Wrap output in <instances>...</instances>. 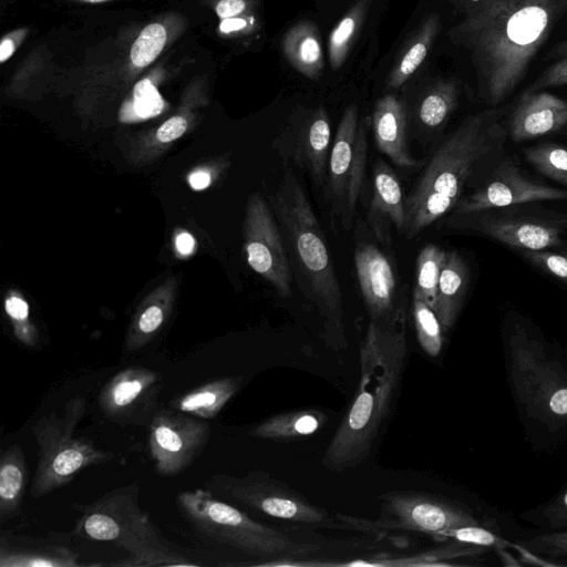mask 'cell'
I'll list each match as a JSON object with an SVG mask.
<instances>
[{
	"label": "cell",
	"mask_w": 567,
	"mask_h": 567,
	"mask_svg": "<svg viewBox=\"0 0 567 567\" xmlns=\"http://www.w3.org/2000/svg\"><path fill=\"white\" fill-rule=\"evenodd\" d=\"M528 162L543 175L567 185V148L546 143L526 152Z\"/></svg>",
	"instance_id": "cell-34"
},
{
	"label": "cell",
	"mask_w": 567,
	"mask_h": 567,
	"mask_svg": "<svg viewBox=\"0 0 567 567\" xmlns=\"http://www.w3.org/2000/svg\"><path fill=\"white\" fill-rule=\"evenodd\" d=\"M543 516L550 528L567 526V488L545 507Z\"/></svg>",
	"instance_id": "cell-41"
},
{
	"label": "cell",
	"mask_w": 567,
	"mask_h": 567,
	"mask_svg": "<svg viewBox=\"0 0 567 567\" xmlns=\"http://www.w3.org/2000/svg\"><path fill=\"white\" fill-rule=\"evenodd\" d=\"M447 251L440 246H424L416 258L415 288L413 295L422 298L434 310L437 285Z\"/></svg>",
	"instance_id": "cell-30"
},
{
	"label": "cell",
	"mask_w": 567,
	"mask_h": 567,
	"mask_svg": "<svg viewBox=\"0 0 567 567\" xmlns=\"http://www.w3.org/2000/svg\"><path fill=\"white\" fill-rule=\"evenodd\" d=\"M525 256L567 282V257L543 250H526Z\"/></svg>",
	"instance_id": "cell-38"
},
{
	"label": "cell",
	"mask_w": 567,
	"mask_h": 567,
	"mask_svg": "<svg viewBox=\"0 0 567 567\" xmlns=\"http://www.w3.org/2000/svg\"><path fill=\"white\" fill-rule=\"evenodd\" d=\"M318 410H298L280 413L257 424L250 435L265 440H291L315 433L324 421Z\"/></svg>",
	"instance_id": "cell-26"
},
{
	"label": "cell",
	"mask_w": 567,
	"mask_h": 567,
	"mask_svg": "<svg viewBox=\"0 0 567 567\" xmlns=\"http://www.w3.org/2000/svg\"><path fill=\"white\" fill-rule=\"evenodd\" d=\"M86 401L70 398L62 411H51L31 427L38 444V465L30 486L32 497L40 498L72 482L83 470L112 461L115 455L95 446L93 441L74 436L84 416Z\"/></svg>",
	"instance_id": "cell-6"
},
{
	"label": "cell",
	"mask_w": 567,
	"mask_h": 567,
	"mask_svg": "<svg viewBox=\"0 0 567 567\" xmlns=\"http://www.w3.org/2000/svg\"><path fill=\"white\" fill-rule=\"evenodd\" d=\"M330 146L331 127L323 106L292 121L272 143L278 156L305 171L316 186L326 182Z\"/></svg>",
	"instance_id": "cell-15"
},
{
	"label": "cell",
	"mask_w": 567,
	"mask_h": 567,
	"mask_svg": "<svg viewBox=\"0 0 567 567\" xmlns=\"http://www.w3.org/2000/svg\"><path fill=\"white\" fill-rule=\"evenodd\" d=\"M168 40L164 24L153 22L147 24L133 42L130 61L133 68L141 70L153 63L162 53Z\"/></svg>",
	"instance_id": "cell-33"
},
{
	"label": "cell",
	"mask_w": 567,
	"mask_h": 567,
	"mask_svg": "<svg viewBox=\"0 0 567 567\" xmlns=\"http://www.w3.org/2000/svg\"><path fill=\"white\" fill-rule=\"evenodd\" d=\"M176 504L187 522L204 536L246 554L278 558L311 551L286 534L251 519L238 508L218 499L208 489L179 492Z\"/></svg>",
	"instance_id": "cell-7"
},
{
	"label": "cell",
	"mask_w": 567,
	"mask_h": 567,
	"mask_svg": "<svg viewBox=\"0 0 567 567\" xmlns=\"http://www.w3.org/2000/svg\"><path fill=\"white\" fill-rule=\"evenodd\" d=\"M163 109L164 101L148 76L135 84L132 101L125 104L121 117L122 121L148 118L158 115Z\"/></svg>",
	"instance_id": "cell-35"
},
{
	"label": "cell",
	"mask_w": 567,
	"mask_h": 567,
	"mask_svg": "<svg viewBox=\"0 0 567 567\" xmlns=\"http://www.w3.org/2000/svg\"><path fill=\"white\" fill-rule=\"evenodd\" d=\"M481 525L466 507L416 492H390L381 497L380 529L406 530L441 537L451 528Z\"/></svg>",
	"instance_id": "cell-11"
},
{
	"label": "cell",
	"mask_w": 567,
	"mask_h": 567,
	"mask_svg": "<svg viewBox=\"0 0 567 567\" xmlns=\"http://www.w3.org/2000/svg\"><path fill=\"white\" fill-rule=\"evenodd\" d=\"M370 0H359L332 29L328 40L329 61L333 70L341 68L363 22Z\"/></svg>",
	"instance_id": "cell-29"
},
{
	"label": "cell",
	"mask_w": 567,
	"mask_h": 567,
	"mask_svg": "<svg viewBox=\"0 0 567 567\" xmlns=\"http://www.w3.org/2000/svg\"><path fill=\"white\" fill-rule=\"evenodd\" d=\"M456 87L453 83H443L430 91L417 107V120L426 131L440 128L456 105Z\"/></svg>",
	"instance_id": "cell-31"
},
{
	"label": "cell",
	"mask_w": 567,
	"mask_h": 567,
	"mask_svg": "<svg viewBox=\"0 0 567 567\" xmlns=\"http://www.w3.org/2000/svg\"><path fill=\"white\" fill-rule=\"evenodd\" d=\"M377 147L399 167H417L408 143V117L404 104L392 94L379 99L371 115Z\"/></svg>",
	"instance_id": "cell-20"
},
{
	"label": "cell",
	"mask_w": 567,
	"mask_h": 567,
	"mask_svg": "<svg viewBox=\"0 0 567 567\" xmlns=\"http://www.w3.org/2000/svg\"><path fill=\"white\" fill-rule=\"evenodd\" d=\"M412 313L420 347L431 357L439 355L444 332L435 311L422 298L413 295Z\"/></svg>",
	"instance_id": "cell-32"
},
{
	"label": "cell",
	"mask_w": 567,
	"mask_h": 567,
	"mask_svg": "<svg viewBox=\"0 0 567 567\" xmlns=\"http://www.w3.org/2000/svg\"><path fill=\"white\" fill-rule=\"evenodd\" d=\"M29 481V470L22 447L11 444L0 456V523L18 516Z\"/></svg>",
	"instance_id": "cell-24"
},
{
	"label": "cell",
	"mask_w": 567,
	"mask_h": 567,
	"mask_svg": "<svg viewBox=\"0 0 567 567\" xmlns=\"http://www.w3.org/2000/svg\"><path fill=\"white\" fill-rule=\"evenodd\" d=\"M566 257H567V254H566Z\"/></svg>",
	"instance_id": "cell-51"
},
{
	"label": "cell",
	"mask_w": 567,
	"mask_h": 567,
	"mask_svg": "<svg viewBox=\"0 0 567 567\" xmlns=\"http://www.w3.org/2000/svg\"><path fill=\"white\" fill-rule=\"evenodd\" d=\"M281 49L288 63L303 76L316 80L322 73L324 55L317 24L303 20L284 35Z\"/></svg>",
	"instance_id": "cell-22"
},
{
	"label": "cell",
	"mask_w": 567,
	"mask_h": 567,
	"mask_svg": "<svg viewBox=\"0 0 567 567\" xmlns=\"http://www.w3.org/2000/svg\"><path fill=\"white\" fill-rule=\"evenodd\" d=\"M163 385L159 372L128 367L112 377L101 389L97 402L106 419L122 426L150 425L157 412Z\"/></svg>",
	"instance_id": "cell-13"
},
{
	"label": "cell",
	"mask_w": 567,
	"mask_h": 567,
	"mask_svg": "<svg viewBox=\"0 0 567 567\" xmlns=\"http://www.w3.org/2000/svg\"><path fill=\"white\" fill-rule=\"evenodd\" d=\"M515 392L526 411L548 425L567 417V371L544 344L516 326L509 338Z\"/></svg>",
	"instance_id": "cell-8"
},
{
	"label": "cell",
	"mask_w": 567,
	"mask_h": 567,
	"mask_svg": "<svg viewBox=\"0 0 567 567\" xmlns=\"http://www.w3.org/2000/svg\"><path fill=\"white\" fill-rule=\"evenodd\" d=\"M489 112L467 117L435 151L405 197L402 236L415 238L458 203L476 165L492 147Z\"/></svg>",
	"instance_id": "cell-4"
},
{
	"label": "cell",
	"mask_w": 567,
	"mask_h": 567,
	"mask_svg": "<svg viewBox=\"0 0 567 567\" xmlns=\"http://www.w3.org/2000/svg\"><path fill=\"white\" fill-rule=\"evenodd\" d=\"M566 12L567 0H484L454 28L452 37L470 51L492 104L516 89Z\"/></svg>",
	"instance_id": "cell-1"
},
{
	"label": "cell",
	"mask_w": 567,
	"mask_h": 567,
	"mask_svg": "<svg viewBox=\"0 0 567 567\" xmlns=\"http://www.w3.org/2000/svg\"><path fill=\"white\" fill-rule=\"evenodd\" d=\"M187 127V122L182 116H173L157 130L156 136L163 143H168L179 137Z\"/></svg>",
	"instance_id": "cell-44"
},
{
	"label": "cell",
	"mask_w": 567,
	"mask_h": 567,
	"mask_svg": "<svg viewBox=\"0 0 567 567\" xmlns=\"http://www.w3.org/2000/svg\"><path fill=\"white\" fill-rule=\"evenodd\" d=\"M292 274L332 342H344L343 297L324 233L292 171L284 173L270 198Z\"/></svg>",
	"instance_id": "cell-3"
},
{
	"label": "cell",
	"mask_w": 567,
	"mask_h": 567,
	"mask_svg": "<svg viewBox=\"0 0 567 567\" xmlns=\"http://www.w3.org/2000/svg\"><path fill=\"white\" fill-rule=\"evenodd\" d=\"M440 538H452L465 544L488 548L495 547L497 549H502L508 544L506 540L481 525H465L451 528L443 533Z\"/></svg>",
	"instance_id": "cell-36"
},
{
	"label": "cell",
	"mask_w": 567,
	"mask_h": 567,
	"mask_svg": "<svg viewBox=\"0 0 567 567\" xmlns=\"http://www.w3.org/2000/svg\"><path fill=\"white\" fill-rule=\"evenodd\" d=\"M148 430L150 455L156 473L163 476L187 470L210 435L207 422L175 409H158Z\"/></svg>",
	"instance_id": "cell-12"
},
{
	"label": "cell",
	"mask_w": 567,
	"mask_h": 567,
	"mask_svg": "<svg viewBox=\"0 0 567 567\" xmlns=\"http://www.w3.org/2000/svg\"><path fill=\"white\" fill-rule=\"evenodd\" d=\"M567 84V56L547 68L532 85V92Z\"/></svg>",
	"instance_id": "cell-39"
},
{
	"label": "cell",
	"mask_w": 567,
	"mask_h": 567,
	"mask_svg": "<svg viewBox=\"0 0 567 567\" xmlns=\"http://www.w3.org/2000/svg\"><path fill=\"white\" fill-rule=\"evenodd\" d=\"M247 226L248 264L279 297H290L293 274L282 233L272 209L261 197L252 198Z\"/></svg>",
	"instance_id": "cell-14"
},
{
	"label": "cell",
	"mask_w": 567,
	"mask_h": 567,
	"mask_svg": "<svg viewBox=\"0 0 567 567\" xmlns=\"http://www.w3.org/2000/svg\"><path fill=\"white\" fill-rule=\"evenodd\" d=\"M194 244L193 237L187 233H183L176 238V247L183 255L190 254L194 249Z\"/></svg>",
	"instance_id": "cell-46"
},
{
	"label": "cell",
	"mask_w": 567,
	"mask_h": 567,
	"mask_svg": "<svg viewBox=\"0 0 567 567\" xmlns=\"http://www.w3.org/2000/svg\"><path fill=\"white\" fill-rule=\"evenodd\" d=\"M481 229L494 239L525 250H543L560 243L558 228L528 220H491Z\"/></svg>",
	"instance_id": "cell-25"
},
{
	"label": "cell",
	"mask_w": 567,
	"mask_h": 567,
	"mask_svg": "<svg viewBox=\"0 0 567 567\" xmlns=\"http://www.w3.org/2000/svg\"><path fill=\"white\" fill-rule=\"evenodd\" d=\"M567 124V102L547 92L528 91L509 122L513 141L523 142L560 130Z\"/></svg>",
	"instance_id": "cell-19"
},
{
	"label": "cell",
	"mask_w": 567,
	"mask_h": 567,
	"mask_svg": "<svg viewBox=\"0 0 567 567\" xmlns=\"http://www.w3.org/2000/svg\"><path fill=\"white\" fill-rule=\"evenodd\" d=\"M241 377L210 380L172 401L173 409L203 420L215 419L241 385Z\"/></svg>",
	"instance_id": "cell-23"
},
{
	"label": "cell",
	"mask_w": 567,
	"mask_h": 567,
	"mask_svg": "<svg viewBox=\"0 0 567 567\" xmlns=\"http://www.w3.org/2000/svg\"><path fill=\"white\" fill-rule=\"evenodd\" d=\"M1 567H76L78 556L56 545L0 546Z\"/></svg>",
	"instance_id": "cell-27"
},
{
	"label": "cell",
	"mask_w": 567,
	"mask_h": 567,
	"mask_svg": "<svg viewBox=\"0 0 567 567\" xmlns=\"http://www.w3.org/2000/svg\"><path fill=\"white\" fill-rule=\"evenodd\" d=\"M215 496L243 504L267 516L308 525H323L327 512L270 475L254 471L244 476L215 474L206 480Z\"/></svg>",
	"instance_id": "cell-10"
},
{
	"label": "cell",
	"mask_w": 567,
	"mask_h": 567,
	"mask_svg": "<svg viewBox=\"0 0 567 567\" xmlns=\"http://www.w3.org/2000/svg\"><path fill=\"white\" fill-rule=\"evenodd\" d=\"M405 317L370 320L360 346V381L354 400L330 441L322 464L341 472L370 454L392 411L406 363Z\"/></svg>",
	"instance_id": "cell-2"
},
{
	"label": "cell",
	"mask_w": 567,
	"mask_h": 567,
	"mask_svg": "<svg viewBox=\"0 0 567 567\" xmlns=\"http://www.w3.org/2000/svg\"><path fill=\"white\" fill-rule=\"evenodd\" d=\"M551 58H558V56H567V40L558 43L550 52Z\"/></svg>",
	"instance_id": "cell-48"
},
{
	"label": "cell",
	"mask_w": 567,
	"mask_h": 567,
	"mask_svg": "<svg viewBox=\"0 0 567 567\" xmlns=\"http://www.w3.org/2000/svg\"><path fill=\"white\" fill-rule=\"evenodd\" d=\"M80 513L76 536L109 542L131 554L127 566H190L163 543L151 516L138 504V486L113 489L91 504L73 503Z\"/></svg>",
	"instance_id": "cell-5"
},
{
	"label": "cell",
	"mask_w": 567,
	"mask_h": 567,
	"mask_svg": "<svg viewBox=\"0 0 567 567\" xmlns=\"http://www.w3.org/2000/svg\"><path fill=\"white\" fill-rule=\"evenodd\" d=\"M78 1L86 2V3H102V2L110 1V0H78Z\"/></svg>",
	"instance_id": "cell-49"
},
{
	"label": "cell",
	"mask_w": 567,
	"mask_h": 567,
	"mask_svg": "<svg viewBox=\"0 0 567 567\" xmlns=\"http://www.w3.org/2000/svg\"><path fill=\"white\" fill-rule=\"evenodd\" d=\"M405 225V197L393 169L379 159L373 166V192L367 212V226L382 244L392 240V229L402 235Z\"/></svg>",
	"instance_id": "cell-18"
},
{
	"label": "cell",
	"mask_w": 567,
	"mask_h": 567,
	"mask_svg": "<svg viewBox=\"0 0 567 567\" xmlns=\"http://www.w3.org/2000/svg\"><path fill=\"white\" fill-rule=\"evenodd\" d=\"M371 116L359 117L355 104L346 107L330 152L323 196L331 221L342 229L353 226L363 189Z\"/></svg>",
	"instance_id": "cell-9"
},
{
	"label": "cell",
	"mask_w": 567,
	"mask_h": 567,
	"mask_svg": "<svg viewBox=\"0 0 567 567\" xmlns=\"http://www.w3.org/2000/svg\"><path fill=\"white\" fill-rule=\"evenodd\" d=\"M471 1L474 2L475 6H477V4L482 3L484 0H471Z\"/></svg>",
	"instance_id": "cell-50"
},
{
	"label": "cell",
	"mask_w": 567,
	"mask_h": 567,
	"mask_svg": "<svg viewBox=\"0 0 567 567\" xmlns=\"http://www.w3.org/2000/svg\"><path fill=\"white\" fill-rule=\"evenodd\" d=\"M354 267L370 320L393 322L404 316L396 303V277L389 257L373 243L355 233Z\"/></svg>",
	"instance_id": "cell-16"
},
{
	"label": "cell",
	"mask_w": 567,
	"mask_h": 567,
	"mask_svg": "<svg viewBox=\"0 0 567 567\" xmlns=\"http://www.w3.org/2000/svg\"><path fill=\"white\" fill-rule=\"evenodd\" d=\"M28 28H20L7 33L0 43V62L4 63L16 52L28 34Z\"/></svg>",
	"instance_id": "cell-43"
},
{
	"label": "cell",
	"mask_w": 567,
	"mask_h": 567,
	"mask_svg": "<svg viewBox=\"0 0 567 567\" xmlns=\"http://www.w3.org/2000/svg\"><path fill=\"white\" fill-rule=\"evenodd\" d=\"M440 28L437 14H431L422 22L389 74L388 83L391 87L402 86L419 69L429 54Z\"/></svg>",
	"instance_id": "cell-28"
},
{
	"label": "cell",
	"mask_w": 567,
	"mask_h": 567,
	"mask_svg": "<svg viewBox=\"0 0 567 567\" xmlns=\"http://www.w3.org/2000/svg\"><path fill=\"white\" fill-rule=\"evenodd\" d=\"M6 310L8 315L17 321L25 320L29 311L28 305L22 299L17 297H12L7 300Z\"/></svg>",
	"instance_id": "cell-45"
},
{
	"label": "cell",
	"mask_w": 567,
	"mask_h": 567,
	"mask_svg": "<svg viewBox=\"0 0 567 567\" xmlns=\"http://www.w3.org/2000/svg\"><path fill=\"white\" fill-rule=\"evenodd\" d=\"M567 190L526 178L512 164H503L489 183L455 205L454 214H474L491 208L542 200H565Z\"/></svg>",
	"instance_id": "cell-17"
},
{
	"label": "cell",
	"mask_w": 567,
	"mask_h": 567,
	"mask_svg": "<svg viewBox=\"0 0 567 567\" xmlns=\"http://www.w3.org/2000/svg\"><path fill=\"white\" fill-rule=\"evenodd\" d=\"M254 2L255 0H219L215 12L220 20L252 13Z\"/></svg>",
	"instance_id": "cell-42"
},
{
	"label": "cell",
	"mask_w": 567,
	"mask_h": 567,
	"mask_svg": "<svg viewBox=\"0 0 567 567\" xmlns=\"http://www.w3.org/2000/svg\"><path fill=\"white\" fill-rule=\"evenodd\" d=\"M470 281L466 261L457 251H447L436 291L434 311L443 332L455 323Z\"/></svg>",
	"instance_id": "cell-21"
},
{
	"label": "cell",
	"mask_w": 567,
	"mask_h": 567,
	"mask_svg": "<svg viewBox=\"0 0 567 567\" xmlns=\"http://www.w3.org/2000/svg\"><path fill=\"white\" fill-rule=\"evenodd\" d=\"M189 183L194 189H203L210 183V176L206 172L198 171L189 176Z\"/></svg>",
	"instance_id": "cell-47"
},
{
	"label": "cell",
	"mask_w": 567,
	"mask_h": 567,
	"mask_svg": "<svg viewBox=\"0 0 567 567\" xmlns=\"http://www.w3.org/2000/svg\"><path fill=\"white\" fill-rule=\"evenodd\" d=\"M257 28L258 23L252 13L221 19L218 27L219 32L224 35H247L252 33Z\"/></svg>",
	"instance_id": "cell-40"
},
{
	"label": "cell",
	"mask_w": 567,
	"mask_h": 567,
	"mask_svg": "<svg viewBox=\"0 0 567 567\" xmlns=\"http://www.w3.org/2000/svg\"><path fill=\"white\" fill-rule=\"evenodd\" d=\"M522 546L527 550L551 558L567 557V532H555L538 535L523 542Z\"/></svg>",
	"instance_id": "cell-37"
}]
</instances>
